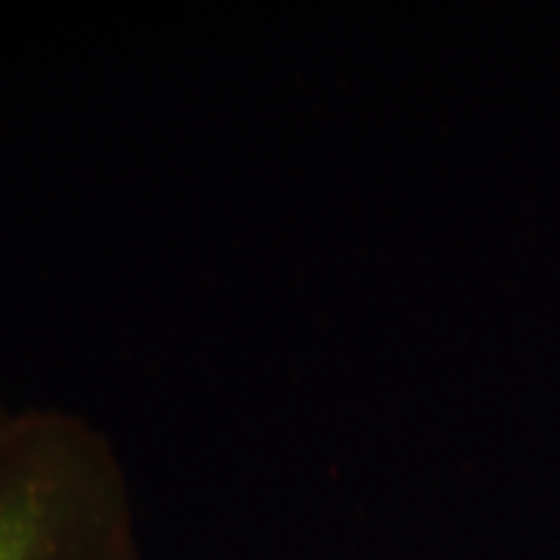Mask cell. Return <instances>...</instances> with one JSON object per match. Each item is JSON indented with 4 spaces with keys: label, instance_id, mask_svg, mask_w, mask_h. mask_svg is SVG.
Wrapping results in <instances>:
<instances>
[{
    "label": "cell",
    "instance_id": "obj_1",
    "mask_svg": "<svg viewBox=\"0 0 560 560\" xmlns=\"http://www.w3.org/2000/svg\"><path fill=\"white\" fill-rule=\"evenodd\" d=\"M0 560H149L120 454L89 418L13 410L0 433Z\"/></svg>",
    "mask_w": 560,
    "mask_h": 560
},
{
    "label": "cell",
    "instance_id": "obj_2",
    "mask_svg": "<svg viewBox=\"0 0 560 560\" xmlns=\"http://www.w3.org/2000/svg\"><path fill=\"white\" fill-rule=\"evenodd\" d=\"M11 416H13V408H9V405L0 400V433L5 431V425H9Z\"/></svg>",
    "mask_w": 560,
    "mask_h": 560
}]
</instances>
